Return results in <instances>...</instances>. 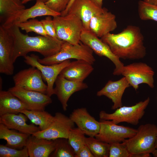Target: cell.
<instances>
[{"label":"cell","instance_id":"1","mask_svg":"<svg viewBox=\"0 0 157 157\" xmlns=\"http://www.w3.org/2000/svg\"><path fill=\"white\" fill-rule=\"evenodd\" d=\"M101 39L119 59H139L146 55L144 37L138 26H128L119 33H109Z\"/></svg>","mask_w":157,"mask_h":157},{"label":"cell","instance_id":"2","mask_svg":"<svg viewBox=\"0 0 157 157\" xmlns=\"http://www.w3.org/2000/svg\"><path fill=\"white\" fill-rule=\"evenodd\" d=\"M7 28L14 39L11 55V59L14 63L19 57H24L31 51L39 53L44 57L53 56L60 51L63 42L48 35L30 36L24 34L16 25Z\"/></svg>","mask_w":157,"mask_h":157},{"label":"cell","instance_id":"3","mask_svg":"<svg viewBox=\"0 0 157 157\" xmlns=\"http://www.w3.org/2000/svg\"><path fill=\"white\" fill-rule=\"evenodd\" d=\"M137 130L135 135L123 142L132 157H149L156 149L157 127L148 123L140 125Z\"/></svg>","mask_w":157,"mask_h":157},{"label":"cell","instance_id":"4","mask_svg":"<svg viewBox=\"0 0 157 157\" xmlns=\"http://www.w3.org/2000/svg\"><path fill=\"white\" fill-rule=\"evenodd\" d=\"M93 51L88 46L81 42L74 45L63 41L60 51L50 56L39 58L38 61L41 64L50 65L61 63L71 59L83 60L93 65L95 61Z\"/></svg>","mask_w":157,"mask_h":157},{"label":"cell","instance_id":"5","mask_svg":"<svg viewBox=\"0 0 157 157\" xmlns=\"http://www.w3.org/2000/svg\"><path fill=\"white\" fill-rule=\"evenodd\" d=\"M53 20L58 39L74 45L81 42L83 27L81 21L78 17L68 14L64 16L53 17Z\"/></svg>","mask_w":157,"mask_h":157},{"label":"cell","instance_id":"6","mask_svg":"<svg viewBox=\"0 0 157 157\" xmlns=\"http://www.w3.org/2000/svg\"><path fill=\"white\" fill-rule=\"evenodd\" d=\"M149 101L150 98L148 97L144 101H140L133 106L120 107L112 113L101 111L99 114L100 120L111 121L116 124L126 122L137 125L144 115L145 110Z\"/></svg>","mask_w":157,"mask_h":157},{"label":"cell","instance_id":"7","mask_svg":"<svg viewBox=\"0 0 157 157\" xmlns=\"http://www.w3.org/2000/svg\"><path fill=\"white\" fill-rule=\"evenodd\" d=\"M81 42L89 47L95 54L100 56H105L114 64L115 68L113 74L121 75L124 65L120 59L112 52L108 45L99 39L90 30L83 29L81 35Z\"/></svg>","mask_w":157,"mask_h":157},{"label":"cell","instance_id":"8","mask_svg":"<svg viewBox=\"0 0 157 157\" xmlns=\"http://www.w3.org/2000/svg\"><path fill=\"white\" fill-rule=\"evenodd\" d=\"M154 74L153 69L147 64L138 62L124 66L121 75L126 78L130 86L137 90L139 85L142 83L153 88Z\"/></svg>","mask_w":157,"mask_h":157},{"label":"cell","instance_id":"9","mask_svg":"<svg viewBox=\"0 0 157 157\" xmlns=\"http://www.w3.org/2000/svg\"><path fill=\"white\" fill-rule=\"evenodd\" d=\"M99 131L95 138L109 144L123 142L126 139L133 137L137 129L117 125L111 121L100 120Z\"/></svg>","mask_w":157,"mask_h":157},{"label":"cell","instance_id":"10","mask_svg":"<svg viewBox=\"0 0 157 157\" xmlns=\"http://www.w3.org/2000/svg\"><path fill=\"white\" fill-rule=\"evenodd\" d=\"M24 57L25 63L36 68L40 71L43 79L47 84V94L51 97L54 94L53 85L58 76L62 70L70 63V60L58 64L47 65L40 63L38 61L39 56L34 54L27 55Z\"/></svg>","mask_w":157,"mask_h":157},{"label":"cell","instance_id":"11","mask_svg":"<svg viewBox=\"0 0 157 157\" xmlns=\"http://www.w3.org/2000/svg\"><path fill=\"white\" fill-rule=\"evenodd\" d=\"M54 120L46 129L40 130L32 135L38 138L54 140L60 138L68 139L70 130L74 127L75 124L68 117L60 112L56 113Z\"/></svg>","mask_w":157,"mask_h":157},{"label":"cell","instance_id":"12","mask_svg":"<svg viewBox=\"0 0 157 157\" xmlns=\"http://www.w3.org/2000/svg\"><path fill=\"white\" fill-rule=\"evenodd\" d=\"M15 86L47 94V87L43 81L40 71L31 67L21 70L13 77Z\"/></svg>","mask_w":157,"mask_h":157},{"label":"cell","instance_id":"13","mask_svg":"<svg viewBox=\"0 0 157 157\" xmlns=\"http://www.w3.org/2000/svg\"><path fill=\"white\" fill-rule=\"evenodd\" d=\"M13 37L8 28L0 26V72L11 75L14 72L11 55L14 46Z\"/></svg>","mask_w":157,"mask_h":157},{"label":"cell","instance_id":"14","mask_svg":"<svg viewBox=\"0 0 157 157\" xmlns=\"http://www.w3.org/2000/svg\"><path fill=\"white\" fill-rule=\"evenodd\" d=\"M19 98L31 110H44L45 107L52 102L51 97L40 92L27 90L14 86L8 90Z\"/></svg>","mask_w":157,"mask_h":157},{"label":"cell","instance_id":"15","mask_svg":"<svg viewBox=\"0 0 157 157\" xmlns=\"http://www.w3.org/2000/svg\"><path fill=\"white\" fill-rule=\"evenodd\" d=\"M61 15V13L56 12L48 8L45 3L36 1L32 6L24 9L8 19L1 25L8 27L17 24L25 22L31 19L37 17L50 16L53 17Z\"/></svg>","mask_w":157,"mask_h":157},{"label":"cell","instance_id":"16","mask_svg":"<svg viewBox=\"0 0 157 157\" xmlns=\"http://www.w3.org/2000/svg\"><path fill=\"white\" fill-rule=\"evenodd\" d=\"M107 10L98 6L90 0H75L69 8L67 14L75 15L81 21L83 28L90 30L89 25L92 18Z\"/></svg>","mask_w":157,"mask_h":157},{"label":"cell","instance_id":"17","mask_svg":"<svg viewBox=\"0 0 157 157\" xmlns=\"http://www.w3.org/2000/svg\"><path fill=\"white\" fill-rule=\"evenodd\" d=\"M55 83L54 94L57 96L64 111L67 110V102L72 95L88 87L87 84L83 82L69 80L59 75Z\"/></svg>","mask_w":157,"mask_h":157},{"label":"cell","instance_id":"18","mask_svg":"<svg viewBox=\"0 0 157 157\" xmlns=\"http://www.w3.org/2000/svg\"><path fill=\"white\" fill-rule=\"evenodd\" d=\"M69 117L77 127L89 137H95L99 131L100 121L91 116L85 108L74 110Z\"/></svg>","mask_w":157,"mask_h":157},{"label":"cell","instance_id":"19","mask_svg":"<svg viewBox=\"0 0 157 157\" xmlns=\"http://www.w3.org/2000/svg\"><path fill=\"white\" fill-rule=\"evenodd\" d=\"M130 86L124 76L117 81L109 80L102 89L97 92V95L104 96L111 99L113 103L111 109L115 110L122 106L123 95L125 89Z\"/></svg>","mask_w":157,"mask_h":157},{"label":"cell","instance_id":"20","mask_svg":"<svg viewBox=\"0 0 157 157\" xmlns=\"http://www.w3.org/2000/svg\"><path fill=\"white\" fill-rule=\"evenodd\" d=\"M117 27L115 15L107 10L94 16L91 19L90 30L99 38H101L114 30Z\"/></svg>","mask_w":157,"mask_h":157},{"label":"cell","instance_id":"21","mask_svg":"<svg viewBox=\"0 0 157 157\" xmlns=\"http://www.w3.org/2000/svg\"><path fill=\"white\" fill-rule=\"evenodd\" d=\"M93 70L91 64L83 60H76L70 62L59 75L69 80L83 82Z\"/></svg>","mask_w":157,"mask_h":157},{"label":"cell","instance_id":"22","mask_svg":"<svg viewBox=\"0 0 157 157\" xmlns=\"http://www.w3.org/2000/svg\"><path fill=\"white\" fill-rule=\"evenodd\" d=\"M27 117L23 114H7L0 116V123L10 129H14L19 132L29 135L40 130V128L33 124H28L26 122Z\"/></svg>","mask_w":157,"mask_h":157},{"label":"cell","instance_id":"23","mask_svg":"<svg viewBox=\"0 0 157 157\" xmlns=\"http://www.w3.org/2000/svg\"><path fill=\"white\" fill-rule=\"evenodd\" d=\"M55 140H48L29 136L26 147L30 157H48L56 148Z\"/></svg>","mask_w":157,"mask_h":157},{"label":"cell","instance_id":"24","mask_svg":"<svg viewBox=\"0 0 157 157\" xmlns=\"http://www.w3.org/2000/svg\"><path fill=\"white\" fill-rule=\"evenodd\" d=\"M27 109L25 104L8 90L0 91V116L7 114H17Z\"/></svg>","mask_w":157,"mask_h":157},{"label":"cell","instance_id":"25","mask_svg":"<svg viewBox=\"0 0 157 157\" xmlns=\"http://www.w3.org/2000/svg\"><path fill=\"white\" fill-rule=\"evenodd\" d=\"M30 135L11 130L0 123V139L6 140V145L8 147L16 149H22L26 146Z\"/></svg>","mask_w":157,"mask_h":157},{"label":"cell","instance_id":"26","mask_svg":"<svg viewBox=\"0 0 157 157\" xmlns=\"http://www.w3.org/2000/svg\"><path fill=\"white\" fill-rule=\"evenodd\" d=\"M20 113L25 115L33 124L39 126L41 131L48 128L54 119V116L44 110L24 109Z\"/></svg>","mask_w":157,"mask_h":157},{"label":"cell","instance_id":"27","mask_svg":"<svg viewBox=\"0 0 157 157\" xmlns=\"http://www.w3.org/2000/svg\"><path fill=\"white\" fill-rule=\"evenodd\" d=\"M26 8L22 0H0V21L2 25L8 19Z\"/></svg>","mask_w":157,"mask_h":157},{"label":"cell","instance_id":"28","mask_svg":"<svg viewBox=\"0 0 157 157\" xmlns=\"http://www.w3.org/2000/svg\"><path fill=\"white\" fill-rule=\"evenodd\" d=\"M85 144L94 157H109L110 144L93 137L86 138Z\"/></svg>","mask_w":157,"mask_h":157},{"label":"cell","instance_id":"29","mask_svg":"<svg viewBox=\"0 0 157 157\" xmlns=\"http://www.w3.org/2000/svg\"><path fill=\"white\" fill-rule=\"evenodd\" d=\"M56 148L50 156L51 157H75V153L69 144L67 139H55Z\"/></svg>","mask_w":157,"mask_h":157},{"label":"cell","instance_id":"30","mask_svg":"<svg viewBox=\"0 0 157 157\" xmlns=\"http://www.w3.org/2000/svg\"><path fill=\"white\" fill-rule=\"evenodd\" d=\"M84 132L78 127L73 128L70 131L68 140L76 154L79 150L85 144V139Z\"/></svg>","mask_w":157,"mask_h":157},{"label":"cell","instance_id":"31","mask_svg":"<svg viewBox=\"0 0 157 157\" xmlns=\"http://www.w3.org/2000/svg\"><path fill=\"white\" fill-rule=\"evenodd\" d=\"M138 13L142 20H152L157 22V6L150 4L144 1L138 3Z\"/></svg>","mask_w":157,"mask_h":157},{"label":"cell","instance_id":"32","mask_svg":"<svg viewBox=\"0 0 157 157\" xmlns=\"http://www.w3.org/2000/svg\"><path fill=\"white\" fill-rule=\"evenodd\" d=\"M15 25L22 30L25 31L26 33L34 32L40 35L48 36L40 21L37 19H32Z\"/></svg>","mask_w":157,"mask_h":157},{"label":"cell","instance_id":"33","mask_svg":"<svg viewBox=\"0 0 157 157\" xmlns=\"http://www.w3.org/2000/svg\"><path fill=\"white\" fill-rule=\"evenodd\" d=\"M29 156L28 150L26 146L20 150H18L1 144L0 157H28Z\"/></svg>","mask_w":157,"mask_h":157},{"label":"cell","instance_id":"34","mask_svg":"<svg viewBox=\"0 0 157 157\" xmlns=\"http://www.w3.org/2000/svg\"><path fill=\"white\" fill-rule=\"evenodd\" d=\"M109 157H132L124 142L110 144Z\"/></svg>","mask_w":157,"mask_h":157},{"label":"cell","instance_id":"35","mask_svg":"<svg viewBox=\"0 0 157 157\" xmlns=\"http://www.w3.org/2000/svg\"><path fill=\"white\" fill-rule=\"evenodd\" d=\"M71 0H48L45 5L54 11L60 13L66 9Z\"/></svg>","mask_w":157,"mask_h":157},{"label":"cell","instance_id":"36","mask_svg":"<svg viewBox=\"0 0 157 157\" xmlns=\"http://www.w3.org/2000/svg\"><path fill=\"white\" fill-rule=\"evenodd\" d=\"M40 22L48 36L58 39L53 21L51 16H48Z\"/></svg>","mask_w":157,"mask_h":157},{"label":"cell","instance_id":"37","mask_svg":"<svg viewBox=\"0 0 157 157\" xmlns=\"http://www.w3.org/2000/svg\"><path fill=\"white\" fill-rule=\"evenodd\" d=\"M75 157H94V156L85 144L76 154Z\"/></svg>","mask_w":157,"mask_h":157},{"label":"cell","instance_id":"38","mask_svg":"<svg viewBox=\"0 0 157 157\" xmlns=\"http://www.w3.org/2000/svg\"><path fill=\"white\" fill-rule=\"evenodd\" d=\"M75 0H71L65 10L61 13V16H64L67 14L68 11Z\"/></svg>","mask_w":157,"mask_h":157},{"label":"cell","instance_id":"39","mask_svg":"<svg viewBox=\"0 0 157 157\" xmlns=\"http://www.w3.org/2000/svg\"><path fill=\"white\" fill-rule=\"evenodd\" d=\"M97 6L102 7L103 0H90Z\"/></svg>","mask_w":157,"mask_h":157},{"label":"cell","instance_id":"40","mask_svg":"<svg viewBox=\"0 0 157 157\" xmlns=\"http://www.w3.org/2000/svg\"><path fill=\"white\" fill-rule=\"evenodd\" d=\"M143 1L150 4L157 6V0H143Z\"/></svg>","mask_w":157,"mask_h":157},{"label":"cell","instance_id":"41","mask_svg":"<svg viewBox=\"0 0 157 157\" xmlns=\"http://www.w3.org/2000/svg\"><path fill=\"white\" fill-rule=\"evenodd\" d=\"M33 0H36V1H42L44 3L48 1V0H22V2L24 4L29 1Z\"/></svg>","mask_w":157,"mask_h":157},{"label":"cell","instance_id":"42","mask_svg":"<svg viewBox=\"0 0 157 157\" xmlns=\"http://www.w3.org/2000/svg\"><path fill=\"white\" fill-rule=\"evenodd\" d=\"M154 156L157 157V149L155 150L152 153Z\"/></svg>","mask_w":157,"mask_h":157},{"label":"cell","instance_id":"43","mask_svg":"<svg viewBox=\"0 0 157 157\" xmlns=\"http://www.w3.org/2000/svg\"><path fill=\"white\" fill-rule=\"evenodd\" d=\"M155 148L156 149H157V134L156 136V138L155 143Z\"/></svg>","mask_w":157,"mask_h":157}]
</instances>
